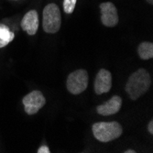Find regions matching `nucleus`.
I'll list each match as a JSON object with an SVG mask.
<instances>
[{"label": "nucleus", "instance_id": "7", "mask_svg": "<svg viewBox=\"0 0 153 153\" xmlns=\"http://www.w3.org/2000/svg\"><path fill=\"white\" fill-rule=\"evenodd\" d=\"M94 92L96 94H102L108 93L112 87V75L105 69H101L96 74L94 83Z\"/></svg>", "mask_w": 153, "mask_h": 153}, {"label": "nucleus", "instance_id": "5", "mask_svg": "<svg viewBox=\"0 0 153 153\" xmlns=\"http://www.w3.org/2000/svg\"><path fill=\"white\" fill-rule=\"evenodd\" d=\"M25 112L27 115H35L46 104V99L40 91H32L25 95L22 99Z\"/></svg>", "mask_w": 153, "mask_h": 153}, {"label": "nucleus", "instance_id": "4", "mask_svg": "<svg viewBox=\"0 0 153 153\" xmlns=\"http://www.w3.org/2000/svg\"><path fill=\"white\" fill-rule=\"evenodd\" d=\"M88 74L83 69L71 73L67 77L66 86L68 91L73 94H79L88 86Z\"/></svg>", "mask_w": 153, "mask_h": 153}, {"label": "nucleus", "instance_id": "13", "mask_svg": "<svg viewBox=\"0 0 153 153\" xmlns=\"http://www.w3.org/2000/svg\"><path fill=\"white\" fill-rule=\"evenodd\" d=\"M37 152L38 153H50L51 151H50V149L46 145H42L41 147L39 148V149H38Z\"/></svg>", "mask_w": 153, "mask_h": 153}, {"label": "nucleus", "instance_id": "2", "mask_svg": "<svg viewBox=\"0 0 153 153\" xmlns=\"http://www.w3.org/2000/svg\"><path fill=\"white\" fill-rule=\"evenodd\" d=\"M93 134L97 140L109 142L118 138L123 132V128L118 122H97L93 125Z\"/></svg>", "mask_w": 153, "mask_h": 153}, {"label": "nucleus", "instance_id": "11", "mask_svg": "<svg viewBox=\"0 0 153 153\" xmlns=\"http://www.w3.org/2000/svg\"><path fill=\"white\" fill-rule=\"evenodd\" d=\"M138 56L142 60H149L153 58V43L152 42H142L137 47Z\"/></svg>", "mask_w": 153, "mask_h": 153}, {"label": "nucleus", "instance_id": "8", "mask_svg": "<svg viewBox=\"0 0 153 153\" xmlns=\"http://www.w3.org/2000/svg\"><path fill=\"white\" fill-rule=\"evenodd\" d=\"M21 27L29 35H35L39 29V15L36 10H30L26 13L21 20Z\"/></svg>", "mask_w": 153, "mask_h": 153}, {"label": "nucleus", "instance_id": "3", "mask_svg": "<svg viewBox=\"0 0 153 153\" xmlns=\"http://www.w3.org/2000/svg\"><path fill=\"white\" fill-rule=\"evenodd\" d=\"M61 24L62 16L59 7L54 3L47 5L43 9V30L50 34L56 33L60 30Z\"/></svg>", "mask_w": 153, "mask_h": 153}, {"label": "nucleus", "instance_id": "14", "mask_svg": "<svg viewBox=\"0 0 153 153\" xmlns=\"http://www.w3.org/2000/svg\"><path fill=\"white\" fill-rule=\"evenodd\" d=\"M148 130L150 134H153V120H150L148 125Z\"/></svg>", "mask_w": 153, "mask_h": 153}, {"label": "nucleus", "instance_id": "12", "mask_svg": "<svg viewBox=\"0 0 153 153\" xmlns=\"http://www.w3.org/2000/svg\"><path fill=\"white\" fill-rule=\"evenodd\" d=\"M77 0H63V10L66 14H72L75 8Z\"/></svg>", "mask_w": 153, "mask_h": 153}, {"label": "nucleus", "instance_id": "1", "mask_svg": "<svg viewBox=\"0 0 153 153\" xmlns=\"http://www.w3.org/2000/svg\"><path fill=\"white\" fill-rule=\"evenodd\" d=\"M151 85V78L149 72L143 68L134 72L126 85V92L133 101L145 94Z\"/></svg>", "mask_w": 153, "mask_h": 153}, {"label": "nucleus", "instance_id": "15", "mask_svg": "<svg viewBox=\"0 0 153 153\" xmlns=\"http://www.w3.org/2000/svg\"><path fill=\"white\" fill-rule=\"evenodd\" d=\"M125 153H136V151L132 150V149H128V150L125 151Z\"/></svg>", "mask_w": 153, "mask_h": 153}, {"label": "nucleus", "instance_id": "9", "mask_svg": "<svg viewBox=\"0 0 153 153\" xmlns=\"http://www.w3.org/2000/svg\"><path fill=\"white\" fill-rule=\"evenodd\" d=\"M122 105V98L118 95L111 97L106 103L100 105L96 107V112L101 116H110L118 113Z\"/></svg>", "mask_w": 153, "mask_h": 153}, {"label": "nucleus", "instance_id": "10", "mask_svg": "<svg viewBox=\"0 0 153 153\" xmlns=\"http://www.w3.org/2000/svg\"><path fill=\"white\" fill-rule=\"evenodd\" d=\"M15 34L10 31L9 27L0 23V48L7 46L14 39Z\"/></svg>", "mask_w": 153, "mask_h": 153}, {"label": "nucleus", "instance_id": "6", "mask_svg": "<svg viewBox=\"0 0 153 153\" xmlns=\"http://www.w3.org/2000/svg\"><path fill=\"white\" fill-rule=\"evenodd\" d=\"M101 21L104 26L112 27L118 23V13L116 6L112 2H105L100 4Z\"/></svg>", "mask_w": 153, "mask_h": 153}, {"label": "nucleus", "instance_id": "16", "mask_svg": "<svg viewBox=\"0 0 153 153\" xmlns=\"http://www.w3.org/2000/svg\"><path fill=\"white\" fill-rule=\"evenodd\" d=\"M147 2H148L149 4L152 5V4H153V0H147Z\"/></svg>", "mask_w": 153, "mask_h": 153}]
</instances>
